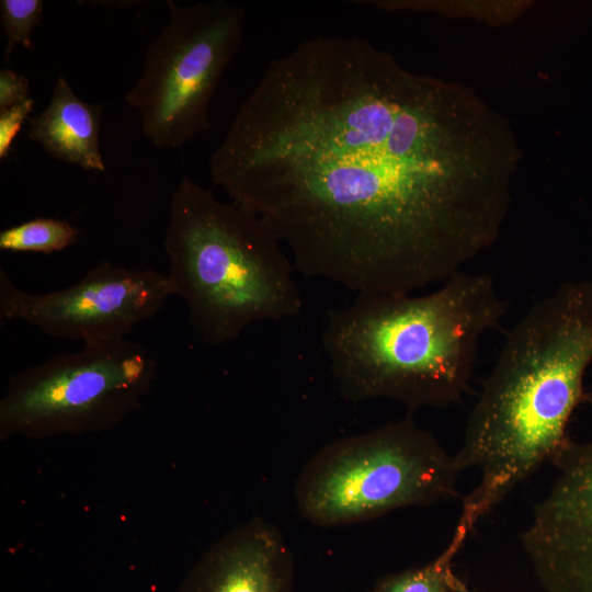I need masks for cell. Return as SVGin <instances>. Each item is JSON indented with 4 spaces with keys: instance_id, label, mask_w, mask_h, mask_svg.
Returning <instances> with one entry per match:
<instances>
[{
    "instance_id": "9a60e30c",
    "label": "cell",
    "mask_w": 592,
    "mask_h": 592,
    "mask_svg": "<svg viewBox=\"0 0 592 592\" xmlns=\"http://www.w3.org/2000/svg\"><path fill=\"white\" fill-rule=\"evenodd\" d=\"M35 104L29 98L0 113V159L8 157L12 143Z\"/></svg>"
},
{
    "instance_id": "7c38bea8",
    "label": "cell",
    "mask_w": 592,
    "mask_h": 592,
    "mask_svg": "<svg viewBox=\"0 0 592 592\" xmlns=\"http://www.w3.org/2000/svg\"><path fill=\"white\" fill-rule=\"evenodd\" d=\"M470 532L457 525L447 547L431 562L392 574L371 592H460L463 582L453 572V560Z\"/></svg>"
},
{
    "instance_id": "2e32d148",
    "label": "cell",
    "mask_w": 592,
    "mask_h": 592,
    "mask_svg": "<svg viewBox=\"0 0 592 592\" xmlns=\"http://www.w3.org/2000/svg\"><path fill=\"white\" fill-rule=\"evenodd\" d=\"M29 93L27 78L9 68L0 70V113L29 99Z\"/></svg>"
},
{
    "instance_id": "30bf717a",
    "label": "cell",
    "mask_w": 592,
    "mask_h": 592,
    "mask_svg": "<svg viewBox=\"0 0 592 592\" xmlns=\"http://www.w3.org/2000/svg\"><path fill=\"white\" fill-rule=\"evenodd\" d=\"M293 573L282 535L255 521L212 557L194 592H292Z\"/></svg>"
},
{
    "instance_id": "5b68a950",
    "label": "cell",
    "mask_w": 592,
    "mask_h": 592,
    "mask_svg": "<svg viewBox=\"0 0 592 592\" xmlns=\"http://www.w3.org/2000/svg\"><path fill=\"white\" fill-rule=\"evenodd\" d=\"M459 473L454 455L408 415L320 448L297 478L295 501L311 523L351 524L457 497Z\"/></svg>"
},
{
    "instance_id": "5bb4252c",
    "label": "cell",
    "mask_w": 592,
    "mask_h": 592,
    "mask_svg": "<svg viewBox=\"0 0 592 592\" xmlns=\"http://www.w3.org/2000/svg\"><path fill=\"white\" fill-rule=\"evenodd\" d=\"M44 10L42 0H1L0 20L7 37L4 59L9 60L15 45L32 47V33Z\"/></svg>"
},
{
    "instance_id": "8fae6325",
    "label": "cell",
    "mask_w": 592,
    "mask_h": 592,
    "mask_svg": "<svg viewBox=\"0 0 592 592\" xmlns=\"http://www.w3.org/2000/svg\"><path fill=\"white\" fill-rule=\"evenodd\" d=\"M101 115V106L78 98L59 76L48 105L30 118L27 137L57 160L87 171L105 172L99 144Z\"/></svg>"
},
{
    "instance_id": "ba28073f",
    "label": "cell",
    "mask_w": 592,
    "mask_h": 592,
    "mask_svg": "<svg viewBox=\"0 0 592 592\" xmlns=\"http://www.w3.org/2000/svg\"><path fill=\"white\" fill-rule=\"evenodd\" d=\"M175 295L168 274L107 261L79 282L48 293L19 288L0 267V317L26 322L47 335L84 343L126 338Z\"/></svg>"
},
{
    "instance_id": "9c48e42d",
    "label": "cell",
    "mask_w": 592,
    "mask_h": 592,
    "mask_svg": "<svg viewBox=\"0 0 592 592\" xmlns=\"http://www.w3.org/2000/svg\"><path fill=\"white\" fill-rule=\"evenodd\" d=\"M553 463L521 542L546 592H592V440L569 442Z\"/></svg>"
},
{
    "instance_id": "4fadbf2b",
    "label": "cell",
    "mask_w": 592,
    "mask_h": 592,
    "mask_svg": "<svg viewBox=\"0 0 592 592\" xmlns=\"http://www.w3.org/2000/svg\"><path fill=\"white\" fill-rule=\"evenodd\" d=\"M79 230L67 220L39 217L0 231V250L50 254L78 241Z\"/></svg>"
},
{
    "instance_id": "8992f818",
    "label": "cell",
    "mask_w": 592,
    "mask_h": 592,
    "mask_svg": "<svg viewBox=\"0 0 592 592\" xmlns=\"http://www.w3.org/2000/svg\"><path fill=\"white\" fill-rule=\"evenodd\" d=\"M166 3L169 20L125 101L155 146L174 149L210 128L209 104L242 43L246 10L224 0Z\"/></svg>"
},
{
    "instance_id": "277c9868",
    "label": "cell",
    "mask_w": 592,
    "mask_h": 592,
    "mask_svg": "<svg viewBox=\"0 0 592 592\" xmlns=\"http://www.w3.org/2000/svg\"><path fill=\"white\" fill-rule=\"evenodd\" d=\"M272 228L191 178L170 201L164 232L168 276L186 321L208 345L238 339L251 325L298 316L304 306L293 264Z\"/></svg>"
},
{
    "instance_id": "e0dca14e",
    "label": "cell",
    "mask_w": 592,
    "mask_h": 592,
    "mask_svg": "<svg viewBox=\"0 0 592 592\" xmlns=\"http://www.w3.org/2000/svg\"><path fill=\"white\" fill-rule=\"evenodd\" d=\"M460 592H469L466 587L464 585Z\"/></svg>"
},
{
    "instance_id": "3957f363",
    "label": "cell",
    "mask_w": 592,
    "mask_h": 592,
    "mask_svg": "<svg viewBox=\"0 0 592 592\" xmlns=\"http://www.w3.org/2000/svg\"><path fill=\"white\" fill-rule=\"evenodd\" d=\"M504 314L491 275L460 271L424 295L356 294L327 314L321 343L345 399L445 408L462 399L479 342Z\"/></svg>"
},
{
    "instance_id": "52a82bcc",
    "label": "cell",
    "mask_w": 592,
    "mask_h": 592,
    "mask_svg": "<svg viewBox=\"0 0 592 592\" xmlns=\"http://www.w3.org/2000/svg\"><path fill=\"white\" fill-rule=\"evenodd\" d=\"M153 355L127 338L84 343L23 372L1 405L9 428L88 422L122 411L156 375Z\"/></svg>"
},
{
    "instance_id": "7a4b0ae2",
    "label": "cell",
    "mask_w": 592,
    "mask_h": 592,
    "mask_svg": "<svg viewBox=\"0 0 592 592\" xmlns=\"http://www.w3.org/2000/svg\"><path fill=\"white\" fill-rule=\"evenodd\" d=\"M592 364V277L536 301L508 333L454 459L479 483L463 499L473 524L570 442L567 429Z\"/></svg>"
},
{
    "instance_id": "6da1fadb",
    "label": "cell",
    "mask_w": 592,
    "mask_h": 592,
    "mask_svg": "<svg viewBox=\"0 0 592 592\" xmlns=\"http://www.w3.org/2000/svg\"><path fill=\"white\" fill-rule=\"evenodd\" d=\"M522 153L471 88L357 36L273 59L212 153V181L262 218L301 274L413 294L489 249Z\"/></svg>"
}]
</instances>
